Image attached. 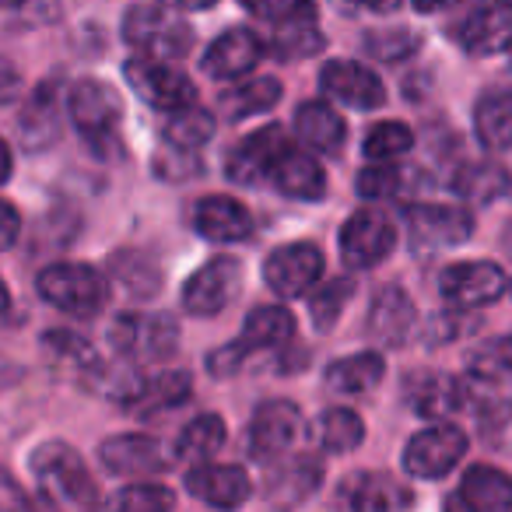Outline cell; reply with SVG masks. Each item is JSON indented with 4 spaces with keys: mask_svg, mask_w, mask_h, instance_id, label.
<instances>
[{
    "mask_svg": "<svg viewBox=\"0 0 512 512\" xmlns=\"http://www.w3.org/2000/svg\"><path fill=\"white\" fill-rule=\"evenodd\" d=\"M439 292L453 309L474 313V309L502 299V295L509 292V278H505L502 267L491 264V260H460V264L442 271Z\"/></svg>",
    "mask_w": 512,
    "mask_h": 512,
    "instance_id": "obj_10",
    "label": "cell"
},
{
    "mask_svg": "<svg viewBox=\"0 0 512 512\" xmlns=\"http://www.w3.org/2000/svg\"><path fill=\"white\" fill-rule=\"evenodd\" d=\"M442 512H474V509H470V505L463 502L460 495H456V498H449V502H446V509H442Z\"/></svg>",
    "mask_w": 512,
    "mask_h": 512,
    "instance_id": "obj_53",
    "label": "cell"
},
{
    "mask_svg": "<svg viewBox=\"0 0 512 512\" xmlns=\"http://www.w3.org/2000/svg\"><path fill=\"white\" fill-rule=\"evenodd\" d=\"M11 306V295H8V285H4V281H0V313H4V309Z\"/></svg>",
    "mask_w": 512,
    "mask_h": 512,
    "instance_id": "obj_54",
    "label": "cell"
},
{
    "mask_svg": "<svg viewBox=\"0 0 512 512\" xmlns=\"http://www.w3.org/2000/svg\"><path fill=\"white\" fill-rule=\"evenodd\" d=\"M109 271L127 288L130 299H155L158 288H162V271H158V264L151 256L134 253V249H120V253L109 256Z\"/></svg>",
    "mask_w": 512,
    "mask_h": 512,
    "instance_id": "obj_34",
    "label": "cell"
},
{
    "mask_svg": "<svg viewBox=\"0 0 512 512\" xmlns=\"http://www.w3.org/2000/svg\"><path fill=\"white\" fill-rule=\"evenodd\" d=\"M463 456H467V432L453 421H439L411 435L404 449V474L421 481H442Z\"/></svg>",
    "mask_w": 512,
    "mask_h": 512,
    "instance_id": "obj_7",
    "label": "cell"
},
{
    "mask_svg": "<svg viewBox=\"0 0 512 512\" xmlns=\"http://www.w3.org/2000/svg\"><path fill=\"white\" fill-rule=\"evenodd\" d=\"M414 323H418V309H414L411 295L397 285L379 288L369 306V316H365V330H369L372 341L383 344V348H400L414 334Z\"/></svg>",
    "mask_w": 512,
    "mask_h": 512,
    "instance_id": "obj_19",
    "label": "cell"
},
{
    "mask_svg": "<svg viewBox=\"0 0 512 512\" xmlns=\"http://www.w3.org/2000/svg\"><path fill=\"white\" fill-rule=\"evenodd\" d=\"M414 148V130L400 120H383L376 127H369L362 141V151L372 165H393V158L407 155Z\"/></svg>",
    "mask_w": 512,
    "mask_h": 512,
    "instance_id": "obj_38",
    "label": "cell"
},
{
    "mask_svg": "<svg viewBox=\"0 0 512 512\" xmlns=\"http://www.w3.org/2000/svg\"><path fill=\"white\" fill-rule=\"evenodd\" d=\"M323 46H327V39H323L320 29H313V25H292V29L274 32V39L267 43V53L274 60H306L313 53H320Z\"/></svg>",
    "mask_w": 512,
    "mask_h": 512,
    "instance_id": "obj_44",
    "label": "cell"
},
{
    "mask_svg": "<svg viewBox=\"0 0 512 512\" xmlns=\"http://www.w3.org/2000/svg\"><path fill=\"white\" fill-rule=\"evenodd\" d=\"M509 295H512V281H509Z\"/></svg>",
    "mask_w": 512,
    "mask_h": 512,
    "instance_id": "obj_55",
    "label": "cell"
},
{
    "mask_svg": "<svg viewBox=\"0 0 512 512\" xmlns=\"http://www.w3.org/2000/svg\"><path fill=\"white\" fill-rule=\"evenodd\" d=\"M99 463L113 477H155L172 467V456L155 435L123 432L99 446Z\"/></svg>",
    "mask_w": 512,
    "mask_h": 512,
    "instance_id": "obj_14",
    "label": "cell"
},
{
    "mask_svg": "<svg viewBox=\"0 0 512 512\" xmlns=\"http://www.w3.org/2000/svg\"><path fill=\"white\" fill-rule=\"evenodd\" d=\"M193 228H197L200 239L207 242H242L253 232V214H249L246 204H239L235 197H204L197 207H193Z\"/></svg>",
    "mask_w": 512,
    "mask_h": 512,
    "instance_id": "obj_22",
    "label": "cell"
},
{
    "mask_svg": "<svg viewBox=\"0 0 512 512\" xmlns=\"http://www.w3.org/2000/svg\"><path fill=\"white\" fill-rule=\"evenodd\" d=\"M264 281L281 299H302L323 285V253L316 242H288L264 260Z\"/></svg>",
    "mask_w": 512,
    "mask_h": 512,
    "instance_id": "obj_9",
    "label": "cell"
},
{
    "mask_svg": "<svg viewBox=\"0 0 512 512\" xmlns=\"http://www.w3.org/2000/svg\"><path fill=\"white\" fill-rule=\"evenodd\" d=\"M404 225L414 253H435L467 242L474 235V214L460 204H411Z\"/></svg>",
    "mask_w": 512,
    "mask_h": 512,
    "instance_id": "obj_8",
    "label": "cell"
},
{
    "mask_svg": "<svg viewBox=\"0 0 512 512\" xmlns=\"http://www.w3.org/2000/svg\"><path fill=\"white\" fill-rule=\"evenodd\" d=\"M295 334V316L285 306H256L253 313L242 320L239 330V348L246 355L253 351H271L288 344Z\"/></svg>",
    "mask_w": 512,
    "mask_h": 512,
    "instance_id": "obj_29",
    "label": "cell"
},
{
    "mask_svg": "<svg viewBox=\"0 0 512 512\" xmlns=\"http://www.w3.org/2000/svg\"><path fill=\"white\" fill-rule=\"evenodd\" d=\"M225 435H228V428H225V421H221V414H200L190 425H183L172 460L190 463V470L204 467V463H211L214 456H218V449L225 446Z\"/></svg>",
    "mask_w": 512,
    "mask_h": 512,
    "instance_id": "obj_30",
    "label": "cell"
},
{
    "mask_svg": "<svg viewBox=\"0 0 512 512\" xmlns=\"http://www.w3.org/2000/svg\"><path fill=\"white\" fill-rule=\"evenodd\" d=\"M109 344L127 358H165L176 351V323L165 316H120Z\"/></svg>",
    "mask_w": 512,
    "mask_h": 512,
    "instance_id": "obj_18",
    "label": "cell"
},
{
    "mask_svg": "<svg viewBox=\"0 0 512 512\" xmlns=\"http://www.w3.org/2000/svg\"><path fill=\"white\" fill-rule=\"evenodd\" d=\"M505 190H509V172L498 162H474L467 169H460V176H456V193L474 200V204H491Z\"/></svg>",
    "mask_w": 512,
    "mask_h": 512,
    "instance_id": "obj_39",
    "label": "cell"
},
{
    "mask_svg": "<svg viewBox=\"0 0 512 512\" xmlns=\"http://www.w3.org/2000/svg\"><path fill=\"white\" fill-rule=\"evenodd\" d=\"M316 442L330 456L355 453L365 442V421L351 407H330L316 418Z\"/></svg>",
    "mask_w": 512,
    "mask_h": 512,
    "instance_id": "obj_33",
    "label": "cell"
},
{
    "mask_svg": "<svg viewBox=\"0 0 512 512\" xmlns=\"http://www.w3.org/2000/svg\"><path fill=\"white\" fill-rule=\"evenodd\" d=\"M242 288V264L235 256H214L207 260L200 271L190 274V281L183 285V309L190 316H218L228 302H235Z\"/></svg>",
    "mask_w": 512,
    "mask_h": 512,
    "instance_id": "obj_11",
    "label": "cell"
},
{
    "mask_svg": "<svg viewBox=\"0 0 512 512\" xmlns=\"http://www.w3.org/2000/svg\"><path fill=\"white\" fill-rule=\"evenodd\" d=\"M449 39L470 57H498L512 46V4H477L449 25Z\"/></svg>",
    "mask_w": 512,
    "mask_h": 512,
    "instance_id": "obj_12",
    "label": "cell"
},
{
    "mask_svg": "<svg viewBox=\"0 0 512 512\" xmlns=\"http://www.w3.org/2000/svg\"><path fill=\"white\" fill-rule=\"evenodd\" d=\"M18 232H22V218H18L15 204H8V200L0 197V253L15 246Z\"/></svg>",
    "mask_w": 512,
    "mask_h": 512,
    "instance_id": "obj_51",
    "label": "cell"
},
{
    "mask_svg": "<svg viewBox=\"0 0 512 512\" xmlns=\"http://www.w3.org/2000/svg\"><path fill=\"white\" fill-rule=\"evenodd\" d=\"M474 134L488 151L512 148V88H488L477 99Z\"/></svg>",
    "mask_w": 512,
    "mask_h": 512,
    "instance_id": "obj_27",
    "label": "cell"
},
{
    "mask_svg": "<svg viewBox=\"0 0 512 512\" xmlns=\"http://www.w3.org/2000/svg\"><path fill=\"white\" fill-rule=\"evenodd\" d=\"M18 130H22V141L29 144L32 151H43L57 141L60 106H57V92H53V85H43L39 92H32V99L25 102L22 120H18Z\"/></svg>",
    "mask_w": 512,
    "mask_h": 512,
    "instance_id": "obj_32",
    "label": "cell"
},
{
    "mask_svg": "<svg viewBox=\"0 0 512 512\" xmlns=\"http://www.w3.org/2000/svg\"><path fill=\"white\" fill-rule=\"evenodd\" d=\"M348 512H411L414 495L404 481L386 474H351L341 488Z\"/></svg>",
    "mask_w": 512,
    "mask_h": 512,
    "instance_id": "obj_21",
    "label": "cell"
},
{
    "mask_svg": "<svg viewBox=\"0 0 512 512\" xmlns=\"http://www.w3.org/2000/svg\"><path fill=\"white\" fill-rule=\"evenodd\" d=\"M46 348L57 351V358L64 365H78V369H95L99 365L92 344H85L78 334H67V330H50L46 334Z\"/></svg>",
    "mask_w": 512,
    "mask_h": 512,
    "instance_id": "obj_48",
    "label": "cell"
},
{
    "mask_svg": "<svg viewBox=\"0 0 512 512\" xmlns=\"http://www.w3.org/2000/svg\"><path fill=\"white\" fill-rule=\"evenodd\" d=\"M407 400H411V407L421 414V418L442 421L467 404L470 386L456 376H446V372H432V376L414 379L411 390H407Z\"/></svg>",
    "mask_w": 512,
    "mask_h": 512,
    "instance_id": "obj_26",
    "label": "cell"
},
{
    "mask_svg": "<svg viewBox=\"0 0 512 512\" xmlns=\"http://www.w3.org/2000/svg\"><path fill=\"white\" fill-rule=\"evenodd\" d=\"M295 134L309 155H341L348 123L330 102H302L295 113Z\"/></svg>",
    "mask_w": 512,
    "mask_h": 512,
    "instance_id": "obj_23",
    "label": "cell"
},
{
    "mask_svg": "<svg viewBox=\"0 0 512 512\" xmlns=\"http://www.w3.org/2000/svg\"><path fill=\"white\" fill-rule=\"evenodd\" d=\"M0 512H29V495L4 467H0Z\"/></svg>",
    "mask_w": 512,
    "mask_h": 512,
    "instance_id": "obj_50",
    "label": "cell"
},
{
    "mask_svg": "<svg viewBox=\"0 0 512 512\" xmlns=\"http://www.w3.org/2000/svg\"><path fill=\"white\" fill-rule=\"evenodd\" d=\"M351 292H355V281L334 278V281H323V285L309 295V320H313V327L320 330V334H327V330L341 320Z\"/></svg>",
    "mask_w": 512,
    "mask_h": 512,
    "instance_id": "obj_42",
    "label": "cell"
},
{
    "mask_svg": "<svg viewBox=\"0 0 512 512\" xmlns=\"http://www.w3.org/2000/svg\"><path fill=\"white\" fill-rule=\"evenodd\" d=\"M404 186V176H400L397 165H365L355 179V190L362 200L369 204H383V200H393Z\"/></svg>",
    "mask_w": 512,
    "mask_h": 512,
    "instance_id": "obj_45",
    "label": "cell"
},
{
    "mask_svg": "<svg viewBox=\"0 0 512 512\" xmlns=\"http://www.w3.org/2000/svg\"><path fill=\"white\" fill-rule=\"evenodd\" d=\"M421 32L418 29H407V25H397V29H369L362 36V53L379 64H400V60L414 57L421 50Z\"/></svg>",
    "mask_w": 512,
    "mask_h": 512,
    "instance_id": "obj_36",
    "label": "cell"
},
{
    "mask_svg": "<svg viewBox=\"0 0 512 512\" xmlns=\"http://www.w3.org/2000/svg\"><path fill=\"white\" fill-rule=\"evenodd\" d=\"M428 344L432 348H439V344H449L456 341V337H470L477 330V316L467 313V309H442V313H435L432 320H428Z\"/></svg>",
    "mask_w": 512,
    "mask_h": 512,
    "instance_id": "obj_46",
    "label": "cell"
},
{
    "mask_svg": "<svg viewBox=\"0 0 512 512\" xmlns=\"http://www.w3.org/2000/svg\"><path fill=\"white\" fill-rule=\"evenodd\" d=\"M32 481H36L39 495L60 512H92L99 502V488H95L92 474H88L85 460L74 446L67 442H43L32 449L29 456Z\"/></svg>",
    "mask_w": 512,
    "mask_h": 512,
    "instance_id": "obj_1",
    "label": "cell"
},
{
    "mask_svg": "<svg viewBox=\"0 0 512 512\" xmlns=\"http://www.w3.org/2000/svg\"><path fill=\"white\" fill-rule=\"evenodd\" d=\"M246 11L256 18L271 22L274 29H292V25H309L316 22L320 8L309 0H246Z\"/></svg>",
    "mask_w": 512,
    "mask_h": 512,
    "instance_id": "obj_43",
    "label": "cell"
},
{
    "mask_svg": "<svg viewBox=\"0 0 512 512\" xmlns=\"http://www.w3.org/2000/svg\"><path fill=\"white\" fill-rule=\"evenodd\" d=\"M267 53V43H260L253 29L246 25H235V29L221 32L211 46L200 57V71L214 81H232V78H246Z\"/></svg>",
    "mask_w": 512,
    "mask_h": 512,
    "instance_id": "obj_17",
    "label": "cell"
},
{
    "mask_svg": "<svg viewBox=\"0 0 512 512\" xmlns=\"http://www.w3.org/2000/svg\"><path fill=\"white\" fill-rule=\"evenodd\" d=\"M67 116L78 127V134L85 137V144H92L99 155H113V141H120L116 130H120L123 120V102L113 85H106L99 78H85L78 85H71Z\"/></svg>",
    "mask_w": 512,
    "mask_h": 512,
    "instance_id": "obj_3",
    "label": "cell"
},
{
    "mask_svg": "<svg viewBox=\"0 0 512 512\" xmlns=\"http://www.w3.org/2000/svg\"><path fill=\"white\" fill-rule=\"evenodd\" d=\"M341 246V260L351 271H372V267L386 264L390 253L397 249V225L376 207H362L341 225L337 235Z\"/></svg>",
    "mask_w": 512,
    "mask_h": 512,
    "instance_id": "obj_6",
    "label": "cell"
},
{
    "mask_svg": "<svg viewBox=\"0 0 512 512\" xmlns=\"http://www.w3.org/2000/svg\"><path fill=\"white\" fill-rule=\"evenodd\" d=\"M386 376V362L379 351H358V355H348V358H337V362L327 365V383L330 393L337 397H348V400H362L383 383Z\"/></svg>",
    "mask_w": 512,
    "mask_h": 512,
    "instance_id": "obj_25",
    "label": "cell"
},
{
    "mask_svg": "<svg viewBox=\"0 0 512 512\" xmlns=\"http://www.w3.org/2000/svg\"><path fill=\"white\" fill-rule=\"evenodd\" d=\"M271 183L274 190H281L285 197L295 200H323L327 197V172L316 162V155L302 148H292L278 158V165L271 169Z\"/></svg>",
    "mask_w": 512,
    "mask_h": 512,
    "instance_id": "obj_24",
    "label": "cell"
},
{
    "mask_svg": "<svg viewBox=\"0 0 512 512\" xmlns=\"http://www.w3.org/2000/svg\"><path fill=\"white\" fill-rule=\"evenodd\" d=\"M320 88L327 99L348 109H379L386 102V85L362 60H327L320 67Z\"/></svg>",
    "mask_w": 512,
    "mask_h": 512,
    "instance_id": "obj_15",
    "label": "cell"
},
{
    "mask_svg": "<svg viewBox=\"0 0 512 512\" xmlns=\"http://www.w3.org/2000/svg\"><path fill=\"white\" fill-rule=\"evenodd\" d=\"M204 169L200 158L193 151H179V148H169L162 144L155 155V176L165 179V183H183V179H193L197 172Z\"/></svg>",
    "mask_w": 512,
    "mask_h": 512,
    "instance_id": "obj_47",
    "label": "cell"
},
{
    "mask_svg": "<svg viewBox=\"0 0 512 512\" xmlns=\"http://www.w3.org/2000/svg\"><path fill=\"white\" fill-rule=\"evenodd\" d=\"M123 78L137 92V99L169 116L197 106V85L190 81V74H183L172 64H162V60L130 57L123 64Z\"/></svg>",
    "mask_w": 512,
    "mask_h": 512,
    "instance_id": "obj_5",
    "label": "cell"
},
{
    "mask_svg": "<svg viewBox=\"0 0 512 512\" xmlns=\"http://www.w3.org/2000/svg\"><path fill=\"white\" fill-rule=\"evenodd\" d=\"M302 432V414L292 400H267L253 411L246 432L249 456L260 463H271L278 456H285L292 449V442Z\"/></svg>",
    "mask_w": 512,
    "mask_h": 512,
    "instance_id": "obj_13",
    "label": "cell"
},
{
    "mask_svg": "<svg viewBox=\"0 0 512 512\" xmlns=\"http://www.w3.org/2000/svg\"><path fill=\"white\" fill-rule=\"evenodd\" d=\"M11 165H15V162H11V148H8V141L0 137V186L11 179Z\"/></svg>",
    "mask_w": 512,
    "mask_h": 512,
    "instance_id": "obj_52",
    "label": "cell"
},
{
    "mask_svg": "<svg viewBox=\"0 0 512 512\" xmlns=\"http://www.w3.org/2000/svg\"><path fill=\"white\" fill-rule=\"evenodd\" d=\"M123 39L137 50V57L148 60H183L193 53L197 36L193 25L169 4H134L123 15Z\"/></svg>",
    "mask_w": 512,
    "mask_h": 512,
    "instance_id": "obj_2",
    "label": "cell"
},
{
    "mask_svg": "<svg viewBox=\"0 0 512 512\" xmlns=\"http://www.w3.org/2000/svg\"><path fill=\"white\" fill-rule=\"evenodd\" d=\"M172 509H176V495H172V488H165L158 481L127 484L109 502V512H172Z\"/></svg>",
    "mask_w": 512,
    "mask_h": 512,
    "instance_id": "obj_41",
    "label": "cell"
},
{
    "mask_svg": "<svg viewBox=\"0 0 512 512\" xmlns=\"http://www.w3.org/2000/svg\"><path fill=\"white\" fill-rule=\"evenodd\" d=\"M186 491H190L193 498H200L204 505H211V509L232 512L249 502L253 484H249V477L242 467L204 463V467H193L190 474H186Z\"/></svg>",
    "mask_w": 512,
    "mask_h": 512,
    "instance_id": "obj_20",
    "label": "cell"
},
{
    "mask_svg": "<svg viewBox=\"0 0 512 512\" xmlns=\"http://www.w3.org/2000/svg\"><path fill=\"white\" fill-rule=\"evenodd\" d=\"M288 151L285 130L278 123H267L256 134L242 137L232 151L225 155V176L235 186H256L260 179H271V169L278 165V158Z\"/></svg>",
    "mask_w": 512,
    "mask_h": 512,
    "instance_id": "obj_16",
    "label": "cell"
},
{
    "mask_svg": "<svg viewBox=\"0 0 512 512\" xmlns=\"http://www.w3.org/2000/svg\"><path fill=\"white\" fill-rule=\"evenodd\" d=\"M281 95H285V88H281L278 78H249V81H242V85H232L228 92H221L218 106L228 120L239 123L256 113H271L281 102Z\"/></svg>",
    "mask_w": 512,
    "mask_h": 512,
    "instance_id": "obj_31",
    "label": "cell"
},
{
    "mask_svg": "<svg viewBox=\"0 0 512 512\" xmlns=\"http://www.w3.org/2000/svg\"><path fill=\"white\" fill-rule=\"evenodd\" d=\"M246 358L249 355L239 348V341H232V344H225V348H218V351L207 355V372H211L214 379H228L246 365Z\"/></svg>",
    "mask_w": 512,
    "mask_h": 512,
    "instance_id": "obj_49",
    "label": "cell"
},
{
    "mask_svg": "<svg viewBox=\"0 0 512 512\" xmlns=\"http://www.w3.org/2000/svg\"><path fill=\"white\" fill-rule=\"evenodd\" d=\"M460 498L474 512H512V474L477 463L463 474Z\"/></svg>",
    "mask_w": 512,
    "mask_h": 512,
    "instance_id": "obj_28",
    "label": "cell"
},
{
    "mask_svg": "<svg viewBox=\"0 0 512 512\" xmlns=\"http://www.w3.org/2000/svg\"><path fill=\"white\" fill-rule=\"evenodd\" d=\"M214 130H218L214 113L193 106V109H183V113H172L169 120L162 123V144L179 148V151H193V155H197V151L214 137Z\"/></svg>",
    "mask_w": 512,
    "mask_h": 512,
    "instance_id": "obj_35",
    "label": "cell"
},
{
    "mask_svg": "<svg viewBox=\"0 0 512 512\" xmlns=\"http://www.w3.org/2000/svg\"><path fill=\"white\" fill-rule=\"evenodd\" d=\"M39 295L60 313L78 316V320H92L106 309L109 288L102 274L88 264H50L39 271L36 281Z\"/></svg>",
    "mask_w": 512,
    "mask_h": 512,
    "instance_id": "obj_4",
    "label": "cell"
},
{
    "mask_svg": "<svg viewBox=\"0 0 512 512\" xmlns=\"http://www.w3.org/2000/svg\"><path fill=\"white\" fill-rule=\"evenodd\" d=\"M467 372L477 383H498V379L512 376V337H491L481 341L467 358Z\"/></svg>",
    "mask_w": 512,
    "mask_h": 512,
    "instance_id": "obj_40",
    "label": "cell"
},
{
    "mask_svg": "<svg viewBox=\"0 0 512 512\" xmlns=\"http://www.w3.org/2000/svg\"><path fill=\"white\" fill-rule=\"evenodd\" d=\"M193 393V379L190 372H162L155 379H144L141 390H137L134 404L141 407L144 414H155V411H169V407H179L183 400H190Z\"/></svg>",
    "mask_w": 512,
    "mask_h": 512,
    "instance_id": "obj_37",
    "label": "cell"
}]
</instances>
